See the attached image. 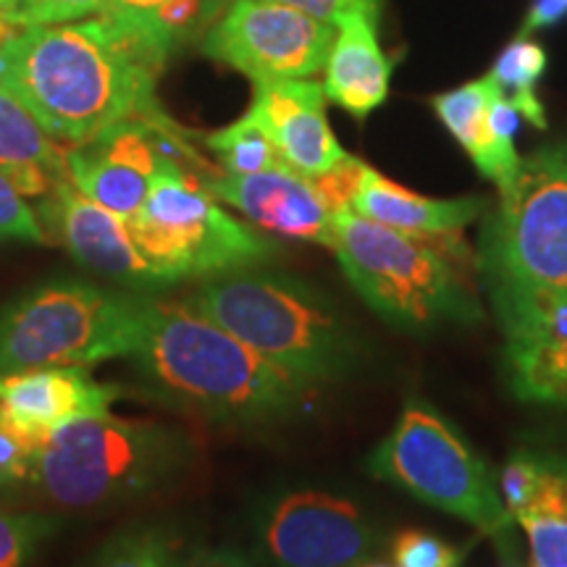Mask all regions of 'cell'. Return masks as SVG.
<instances>
[{
  "mask_svg": "<svg viewBox=\"0 0 567 567\" xmlns=\"http://www.w3.org/2000/svg\"><path fill=\"white\" fill-rule=\"evenodd\" d=\"M161 71L130 32L97 13L21 30L9 45L3 87L53 140L84 145L124 122L172 126L155 97Z\"/></svg>",
  "mask_w": 567,
  "mask_h": 567,
  "instance_id": "cell-1",
  "label": "cell"
},
{
  "mask_svg": "<svg viewBox=\"0 0 567 567\" xmlns=\"http://www.w3.org/2000/svg\"><path fill=\"white\" fill-rule=\"evenodd\" d=\"M476 266L507 344L567 334V140L517 163L484 213Z\"/></svg>",
  "mask_w": 567,
  "mask_h": 567,
  "instance_id": "cell-2",
  "label": "cell"
},
{
  "mask_svg": "<svg viewBox=\"0 0 567 567\" xmlns=\"http://www.w3.org/2000/svg\"><path fill=\"white\" fill-rule=\"evenodd\" d=\"M130 358L147 392L218 423L274 421L292 413L308 392L184 300L153 297Z\"/></svg>",
  "mask_w": 567,
  "mask_h": 567,
  "instance_id": "cell-3",
  "label": "cell"
},
{
  "mask_svg": "<svg viewBox=\"0 0 567 567\" xmlns=\"http://www.w3.org/2000/svg\"><path fill=\"white\" fill-rule=\"evenodd\" d=\"M184 302L308 389L339 379L354 363L344 318L292 276L237 268L203 279Z\"/></svg>",
  "mask_w": 567,
  "mask_h": 567,
  "instance_id": "cell-4",
  "label": "cell"
},
{
  "mask_svg": "<svg viewBox=\"0 0 567 567\" xmlns=\"http://www.w3.org/2000/svg\"><path fill=\"white\" fill-rule=\"evenodd\" d=\"M189 457L193 439L168 423L84 415L42 439L27 481L55 507H109L172 484Z\"/></svg>",
  "mask_w": 567,
  "mask_h": 567,
  "instance_id": "cell-5",
  "label": "cell"
},
{
  "mask_svg": "<svg viewBox=\"0 0 567 567\" xmlns=\"http://www.w3.org/2000/svg\"><path fill=\"white\" fill-rule=\"evenodd\" d=\"M153 297L53 279L0 310V373L130 358Z\"/></svg>",
  "mask_w": 567,
  "mask_h": 567,
  "instance_id": "cell-6",
  "label": "cell"
},
{
  "mask_svg": "<svg viewBox=\"0 0 567 567\" xmlns=\"http://www.w3.org/2000/svg\"><path fill=\"white\" fill-rule=\"evenodd\" d=\"M334 255L368 308L400 329L476 323L484 316L455 260L347 205L334 210Z\"/></svg>",
  "mask_w": 567,
  "mask_h": 567,
  "instance_id": "cell-7",
  "label": "cell"
},
{
  "mask_svg": "<svg viewBox=\"0 0 567 567\" xmlns=\"http://www.w3.org/2000/svg\"><path fill=\"white\" fill-rule=\"evenodd\" d=\"M130 229L145 258L174 284L264 266L281 250L264 231L226 213L176 158L163 161Z\"/></svg>",
  "mask_w": 567,
  "mask_h": 567,
  "instance_id": "cell-8",
  "label": "cell"
},
{
  "mask_svg": "<svg viewBox=\"0 0 567 567\" xmlns=\"http://www.w3.org/2000/svg\"><path fill=\"white\" fill-rule=\"evenodd\" d=\"M368 465L386 484L513 547L515 520L492 467L431 408L410 405Z\"/></svg>",
  "mask_w": 567,
  "mask_h": 567,
  "instance_id": "cell-9",
  "label": "cell"
},
{
  "mask_svg": "<svg viewBox=\"0 0 567 567\" xmlns=\"http://www.w3.org/2000/svg\"><path fill=\"white\" fill-rule=\"evenodd\" d=\"M337 27L276 3L231 0L205 32L203 53L252 82L310 80L323 71Z\"/></svg>",
  "mask_w": 567,
  "mask_h": 567,
  "instance_id": "cell-10",
  "label": "cell"
},
{
  "mask_svg": "<svg viewBox=\"0 0 567 567\" xmlns=\"http://www.w3.org/2000/svg\"><path fill=\"white\" fill-rule=\"evenodd\" d=\"M166 158H189L203 166L193 147L184 145L176 124L124 122L69 151V182L90 200L130 221L145 205Z\"/></svg>",
  "mask_w": 567,
  "mask_h": 567,
  "instance_id": "cell-11",
  "label": "cell"
},
{
  "mask_svg": "<svg viewBox=\"0 0 567 567\" xmlns=\"http://www.w3.org/2000/svg\"><path fill=\"white\" fill-rule=\"evenodd\" d=\"M264 549L271 567H354L373 547L358 505L326 492H295L266 515Z\"/></svg>",
  "mask_w": 567,
  "mask_h": 567,
  "instance_id": "cell-12",
  "label": "cell"
},
{
  "mask_svg": "<svg viewBox=\"0 0 567 567\" xmlns=\"http://www.w3.org/2000/svg\"><path fill=\"white\" fill-rule=\"evenodd\" d=\"M40 221L53 231L76 264L134 292L174 287L134 243L130 221L82 195L69 179L55 184L40 203Z\"/></svg>",
  "mask_w": 567,
  "mask_h": 567,
  "instance_id": "cell-13",
  "label": "cell"
},
{
  "mask_svg": "<svg viewBox=\"0 0 567 567\" xmlns=\"http://www.w3.org/2000/svg\"><path fill=\"white\" fill-rule=\"evenodd\" d=\"M203 187L250 218L258 229L334 250V210L313 179L289 166L245 176H205Z\"/></svg>",
  "mask_w": 567,
  "mask_h": 567,
  "instance_id": "cell-14",
  "label": "cell"
},
{
  "mask_svg": "<svg viewBox=\"0 0 567 567\" xmlns=\"http://www.w3.org/2000/svg\"><path fill=\"white\" fill-rule=\"evenodd\" d=\"M326 90L313 80L255 82L247 113L264 126L276 153L297 174L318 179L334 172L350 153L339 145L326 116Z\"/></svg>",
  "mask_w": 567,
  "mask_h": 567,
  "instance_id": "cell-15",
  "label": "cell"
},
{
  "mask_svg": "<svg viewBox=\"0 0 567 567\" xmlns=\"http://www.w3.org/2000/svg\"><path fill=\"white\" fill-rule=\"evenodd\" d=\"M347 208L371 218L375 224H384L389 229L421 239V243L436 247L439 252L460 264V260H471V250L460 234L465 231V226L484 216L488 203L484 197L436 200V197L417 195L413 189L386 179L371 166H363Z\"/></svg>",
  "mask_w": 567,
  "mask_h": 567,
  "instance_id": "cell-16",
  "label": "cell"
},
{
  "mask_svg": "<svg viewBox=\"0 0 567 567\" xmlns=\"http://www.w3.org/2000/svg\"><path fill=\"white\" fill-rule=\"evenodd\" d=\"M499 488L515 526L526 530L530 567H567V460L517 452Z\"/></svg>",
  "mask_w": 567,
  "mask_h": 567,
  "instance_id": "cell-17",
  "label": "cell"
},
{
  "mask_svg": "<svg viewBox=\"0 0 567 567\" xmlns=\"http://www.w3.org/2000/svg\"><path fill=\"white\" fill-rule=\"evenodd\" d=\"M116 396H122V389L101 384L84 365L0 373V408L40 442L74 417L111 413Z\"/></svg>",
  "mask_w": 567,
  "mask_h": 567,
  "instance_id": "cell-18",
  "label": "cell"
},
{
  "mask_svg": "<svg viewBox=\"0 0 567 567\" xmlns=\"http://www.w3.org/2000/svg\"><path fill=\"white\" fill-rule=\"evenodd\" d=\"M431 105L439 122L471 155L478 174L499 189L507 187L520 163L515 151L517 111L502 97L492 76L486 74L463 87L442 92Z\"/></svg>",
  "mask_w": 567,
  "mask_h": 567,
  "instance_id": "cell-19",
  "label": "cell"
},
{
  "mask_svg": "<svg viewBox=\"0 0 567 567\" xmlns=\"http://www.w3.org/2000/svg\"><path fill=\"white\" fill-rule=\"evenodd\" d=\"M394 59L379 42V13L352 11L337 21V34L326 59V97L354 118H365L384 105Z\"/></svg>",
  "mask_w": 567,
  "mask_h": 567,
  "instance_id": "cell-20",
  "label": "cell"
},
{
  "mask_svg": "<svg viewBox=\"0 0 567 567\" xmlns=\"http://www.w3.org/2000/svg\"><path fill=\"white\" fill-rule=\"evenodd\" d=\"M66 155L34 113L11 90L0 87V172L11 176L19 193L45 197L69 179Z\"/></svg>",
  "mask_w": 567,
  "mask_h": 567,
  "instance_id": "cell-21",
  "label": "cell"
},
{
  "mask_svg": "<svg viewBox=\"0 0 567 567\" xmlns=\"http://www.w3.org/2000/svg\"><path fill=\"white\" fill-rule=\"evenodd\" d=\"M507 381L517 400L567 408V334L505 347Z\"/></svg>",
  "mask_w": 567,
  "mask_h": 567,
  "instance_id": "cell-22",
  "label": "cell"
},
{
  "mask_svg": "<svg viewBox=\"0 0 567 567\" xmlns=\"http://www.w3.org/2000/svg\"><path fill=\"white\" fill-rule=\"evenodd\" d=\"M544 71H547V51L538 42L523 38L509 42L488 71L502 97L536 130H547V111L536 92Z\"/></svg>",
  "mask_w": 567,
  "mask_h": 567,
  "instance_id": "cell-23",
  "label": "cell"
},
{
  "mask_svg": "<svg viewBox=\"0 0 567 567\" xmlns=\"http://www.w3.org/2000/svg\"><path fill=\"white\" fill-rule=\"evenodd\" d=\"M182 542L166 526L118 530L82 567H187Z\"/></svg>",
  "mask_w": 567,
  "mask_h": 567,
  "instance_id": "cell-24",
  "label": "cell"
},
{
  "mask_svg": "<svg viewBox=\"0 0 567 567\" xmlns=\"http://www.w3.org/2000/svg\"><path fill=\"white\" fill-rule=\"evenodd\" d=\"M205 147L216 155L218 166H221V174H258L268 172V168L287 166L281 161V155L276 153L274 142L264 132L250 113H245L243 118L224 126V130H216L205 134Z\"/></svg>",
  "mask_w": 567,
  "mask_h": 567,
  "instance_id": "cell-25",
  "label": "cell"
},
{
  "mask_svg": "<svg viewBox=\"0 0 567 567\" xmlns=\"http://www.w3.org/2000/svg\"><path fill=\"white\" fill-rule=\"evenodd\" d=\"M59 528L53 515L0 509V567H24L42 538Z\"/></svg>",
  "mask_w": 567,
  "mask_h": 567,
  "instance_id": "cell-26",
  "label": "cell"
},
{
  "mask_svg": "<svg viewBox=\"0 0 567 567\" xmlns=\"http://www.w3.org/2000/svg\"><path fill=\"white\" fill-rule=\"evenodd\" d=\"M0 243H27V245H45L48 231L24 195L19 193L11 176L0 172Z\"/></svg>",
  "mask_w": 567,
  "mask_h": 567,
  "instance_id": "cell-27",
  "label": "cell"
},
{
  "mask_svg": "<svg viewBox=\"0 0 567 567\" xmlns=\"http://www.w3.org/2000/svg\"><path fill=\"white\" fill-rule=\"evenodd\" d=\"M105 0H19L17 9L6 13L19 30L42 24H66L103 11Z\"/></svg>",
  "mask_w": 567,
  "mask_h": 567,
  "instance_id": "cell-28",
  "label": "cell"
},
{
  "mask_svg": "<svg viewBox=\"0 0 567 567\" xmlns=\"http://www.w3.org/2000/svg\"><path fill=\"white\" fill-rule=\"evenodd\" d=\"M465 551L423 530H405L394 542L396 567H460Z\"/></svg>",
  "mask_w": 567,
  "mask_h": 567,
  "instance_id": "cell-29",
  "label": "cell"
},
{
  "mask_svg": "<svg viewBox=\"0 0 567 567\" xmlns=\"http://www.w3.org/2000/svg\"><path fill=\"white\" fill-rule=\"evenodd\" d=\"M38 450L40 439L24 434L0 408V484L9 486L13 481L30 476Z\"/></svg>",
  "mask_w": 567,
  "mask_h": 567,
  "instance_id": "cell-30",
  "label": "cell"
},
{
  "mask_svg": "<svg viewBox=\"0 0 567 567\" xmlns=\"http://www.w3.org/2000/svg\"><path fill=\"white\" fill-rule=\"evenodd\" d=\"M276 3L292 6V9L310 13V17L334 24L352 11H381V0H276Z\"/></svg>",
  "mask_w": 567,
  "mask_h": 567,
  "instance_id": "cell-31",
  "label": "cell"
},
{
  "mask_svg": "<svg viewBox=\"0 0 567 567\" xmlns=\"http://www.w3.org/2000/svg\"><path fill=\"white\" fill-rule=\"evenodd\" d=\"M163 3H168V0H105L101 17L111 19L113 24L124 27L134 19L145 17L147 11L158 9V6H163Z\"/></svg>",
  "mask_w": 567,
  "mask_h": 567,
  "instance_id": "cell-32",
  "label": "cell"
},
{
  "mask_svg": "<svg viewBox=\"0 0 567 567\" xmlns=\"http://www.w3.org/2000/svg\"><path fill=\"white\" fill-rule=\"evenodd\" d=\"M567 13V0H536L534 9L528 11L526 24H523V32L542 30V27H549L559 21Z\"/></svg>",
  "mask_w": 567,
  "mask_h": 567,
  "instance_id": "cell-33",
  "label": "cell"
},
{
  "mask_svg": "<svg viewBox=\"0 0 567 567\" xmlns=\"http://www.w3.org/2000/svg\"><path fill=\"white\" fill-rule=\"evenodd\" d=\"M21 30L13 21L6 17L3 11H0V87H3V76H6V69H9V45L13 42Z\"/></svg>",
  "mask_w": 567,
  "mask_h": 567,
  "instance_id": "cell-34",
  "label": "cell"
},
{
  "mask_svg": "<svg viewBox=\"0 0 567 567\" xmlns=\"http://www.w3.org/2000/svg\"><path fill=\"white\" fill-rule=\"evenodd\" d=\"M193 567H247V565H245V559H239L234 555H208V557L197 559Z\"/></svg>",
  "mask_w": 567,
  "mask_h": 567,
  "instance_id": "cell-35",
  "label": "cell"
},
{
  "mask_svg": "<svg viewBox=\"0 0 567 567\" xmlns=\"http://www.w3.org/2000/svg\"><path fill=\"white\" fill-rule=\"evenodd\" d=\"M17 3H19V0H0V11L9 13V11L17 9Z\"/></svg>",
  "mask_w": 567,
  "mask_h": 567,
  "instance_id": "cell-36",
  "label": "cell"
},
{
  "mask_svg": "<svg viewBox=\"0 0 567 567\" xmlns=\"http://www.w3.org/2000/svg\"><path fill=\"white\" fill-rule=\"evenodd\" d=\"M0 486H3V484H0Z\"/></svg>",
  "mask_w": 567,
  "mask_h": 567,
  "instance_id": "cell-37",
  "label": "cell"
}]
</instances>
